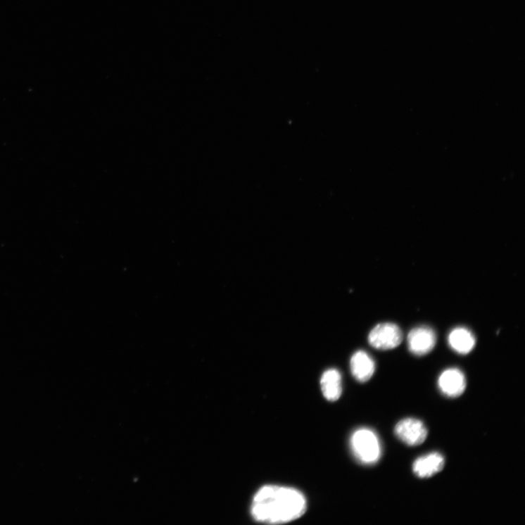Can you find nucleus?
I'll list each match as a JSON object with an SVG mask.
<instances>
[{
  "mask_svg": "<svg viewBox=\"0 0 525 525\" xmlns=\"http://www.w3.org/2000/svg\"><path fill=\"white\" fill-rule=\"evenodd\" d=\"M394 432L399 440L410 447L420 445L425 442L428 436L426 426L422 421L415 418H407L400 421Z\"/></svg>",
  "mask_w": 525,
  "mask_h": 525,
  "instance_id": "4",
  "label": "nucleus"
},
{
  "mask_svg": "<svg viewBox=\"0 0 525 525\" xmlns=\"http://www.w3.org/2000/svg\"><path fill=\"white\" fill-rule=\"evenodd\" d=\"M375 362L365 351L356 352L350 360V369L355 379L360 382H367L375 372Z\"/></svg>",
  "mask_w": 525,
  "mask_h": 525,
  "instance_id": "8",
  "label": "nucleus"
},
{
  "mask_svg": "<svg viewBox=\"0 0 525 525\" xmlns=\"http://www.w3.org/2000/svg\"><path fill=\"white\" fill-rule=\"evenodd\" d=\"M441 392L449 398L460 396L467 388L465 375L458 369H449L440 375L438 381Z\"/></svg>",
  "mask_w": 525,
  "mask_h": 525,
  "instance_id": "6",
  "label": "nucleus"
},
{
  "mask_svg": "<svg viewBox=\"0 0 525 525\" xmlns=\"http://www.w3.org/2000/svg\"><path fill=\"white\" fill-rule=\"evenodd\" d=\"M352 452L363 465H374L381 455V445L378 436L369 429L355 431L350 439Z\"/></svg>",
  "mask_w": 525,
  "mask_h": 525,
  "instance_id": "2",
  "label": "nucleus"
},
{
  "mask_svg": "<svg viewBox=\"0 0 525 525\" xmlns=\"http://www.w3.org/2000/svg\"><path fill=\"white\" fill-rule=\"evenodd\" d=\"M323 396L329 401H336L342 393L341 376L335 369H330L323 373L320 379Z\"/></svg>",
  "mask_w": 525,
  "mask_h": 525,
  "instance_id": "10",
  "label": "nucleus"
},
{
  "mask_svg": "<svg viewBox=\"0 0 525 525\" xmlns=\"http://www.w3.org/2000/svg\"><path fill=\"white\" fill-rule=\"evenodd\" d=\"M307 509L306 498L298 490L266 486L259 489L253 497L251 516L260 523L286 524L301 517Z\"/></svg>",
  "mask_w": 525,
  "mask_h": 525,
  "instance_id": "1",
  "label": "nucleus"
},
{
  "mask_svg": "<svg viewBox=\"0 0 525 525\" xmlns=\"http://www.w3.org/2000/svg\"><path fill=\"white\" fill-rule=\"evenodd\" d=\"M401 329L394 323H380L369 335V342L372 347L380 350H393L398 347L403 341Z\"/></svg>",
  "mask_w": 525,
  "mask_h": 525,
  "instance_id": "3",
  "label": "nucleus"
},
{
  "mask_svg": "<svg viewBox=\"0 0 525 525\" xmlns=\"http://www.w3.org/2000/svg\"><path fill=\"white\" fill-rule=\"evenodd\" d=\"M435 331L427 327H420L412 329L408 335L410 351L417 356H423L431 353L436 344Z\"/></svg>",
  "mask_w": 525,
  "mask_h": 525,
  "instance_id": "5",
  "label": "nucleus"
},
{
  "mask_svg": "<svg viewBox=\"0 0 525 525\" xmlns=\"http://www.w3.org/2000/svg\"><path fill=\"white\" fill-rule=\"evenodd\" d=\"M450 348L457 353L467 355L476 346L474 335L466 328L459 327L453 329L448 337Z\"/></svg>",
  "mask_w": 525,
  "mask_h": 525,
  "instance_id": "9",
  "label": "nucleus"
},
{
  "mask_svg": "<svg viewBox=\"0 0 525 525\" xmlns=\"http://www.w3.org/2000/svg\"><path fill=\"white\" fill-rule=\"evenodd\" d=\"M445 460L442 455L432 453L417 459L413 464V472L419 478L429 479L441 472Z\"/></svg>",
  "mask_w": 525,
  "mask_h": 525,
  "instance_id": "7",
  "label": "nucleus"
}]
</instances>
